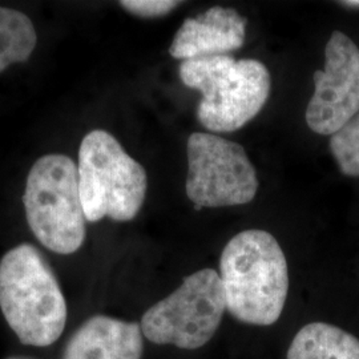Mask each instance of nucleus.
<instances>
[{
    "instance_id": "obj_5",
    "label": "nucleus",
    "mask_w": 359,
    "mask_h": 359,
    "mask_svg": "<svg viewBox=\"0 0 359 359\" xmlns=\"http://www.w3.org/2000/svg\"><path fill=\"white\" fill-rule=\"evenodd\" d=\"M28 226L39 243L57 255H72L86 240L79 170L65 154H46L32 165L23 194Z\"/></svg>"
},
{
    "instance_id": "obj_16",
    "label": "nucleus",
    "mask_w": 359,
    "mask_h": 359,
    "mask_svg": "<svg viewBox=\"0 0 359 359\" xmlns=\"http://www.w3.org/2000/svg\"><path fill=\"white\" fill-rule=\"evenodd\" d=\"M10 359H29V358H10Z\"/></svg>"
},
{
    "instance_id": "obj_8",
    "label": "nucleus",
    "mask_w": 359,
    "mask_h": 359,
    "mask_svg": "<svg viewBox=\"0 0 359 359\" xmlns=\"http://www.w3.org/2000/svg\"><path fill=\"white\" fill-rule=\"evenodd\" d=\"M314 93L306 109L313 132L333 136L359 112V48L341 31L325 47V68L313 75Z\"/></svg>"
},
{
    "instance_id": "obj_6",
    "label": "nucleus",
    "mask_w": 359,
    "mask_h": 359,
    "mask_svg": "<svg viewBox=\"0 0 359 359\" xmlns=\"http://www.w3.org/2000/svg\"><path fill=\"white\" fill-rule=\"evenodd\" d=\"M226 309L219 273L203 269L185 277L167 298L142 316V335L156 345L196 350L217 332Z\"/></svg>"
},
{
    "instance_id": "obj_1",
    "label": "nucleus",
    "mask_w": 359,
    "mask_h": 359,
    "mask_svg": "<svg viewBox=\"0 0 359 359\" xmlns=\"http://www.w3.org/2000/svg\"><path fill=\"white\" fill-rule=\"evenodd\" d=\"M219 278L226 310L237 321L269 326L280 320L289 270L281 246L270 233L249 229L234 236L222 250Z\"/></svg>"
},
{
    "instance_id": "obj_14",
    "label": "nucleus",
    "mask_w": 359,
    "mask_h": 359,
    "mask_svg": "<svg viewBox=\"0 0 359 359\" xmlns=\"http://www.w3.org/2000/svg\"><path fill=\"white\" fill-rule=\"evenodd\" d=\"M126 11L133 13L136 16L152 19V18H161L175 8H177L181 1H172V0H123L118 3Z\"/></svg>"
},
{
    "instance_id": "obj_10",
    "label": "nucleus",
    "mask_w": 359,
    "mask_h": 359,
    "mask_svg": "<svg viewBox=\"0 0 359 359\" xmlns=\"http://www.w3.org/2000/svg\"><path fill=\"white\" fill-rule=\"evenodd\" d=\"M140 323L95 316L69 338L63 359H142Z\"/></svg>"
},
{
    "instance_id": "obj_2",
    "label": "nucleus",
    "mask_w": 359,
    "mask_h": 359,
    "mask_svg": "<svg viewBox=\"0 0 359 359\" xmlns=\"http://www.w3.org/2000/svg\"><path fill=\"white\" fill-rule=\"evenodd\" d=\"M0 309L23 345L51 346L65 332V294L50 264L34 245H18L1 258Z\"/></svg>"
},
{
    "instance_id": "obj_15",
    "label": "nucleus",
    "mask_w": 359,
    "mask_h": 359,
    "mask_svg": "<svg viewBox=\"0 0 359 359\" xmlns=\"http://www.w3.org/2000/svg\"><path fill=\"white\" fill-rule=\"evenodd\" d=\"M341 6L351 8V10H359V0H350V1H339Z\"/></svg>"
},
{
    "instance_id": "obj_12",
    "label": "nucleus",
    "mask_w": 359,
    "mask_h": 359,
    "mask_svg": "<svg viewBox=\"0 0 359 359\" xmlns=\"http://www.w3.org/2000/svg\"><path fill=\"white\" fill-rule=\"evenodd\" d=\"M36 43V29L26 13L0 6V72L27 62Z\"/></svg>"
},
{
    "instance_id": "obj_7",
    "label": "nucleus",
    "mask_w": 359,
    "mask_h": 359,
    "mask_svg": "<svg viewBox=\"0 0 359 359\" xmlns=\"http://www.w3.org/2000/svg\"><path fill=\"white\" fill-rule=\"evenodd\" d=\"M185 191L201 208L249 204L258 191L256 169L240 144L217 135L193 133Z\"/></svg>"
},
{
    "instance_id": "obj_3",
    "label": "nucleus",
    "mask_w": 359,
    "mask_h": 359,
    "mask_svg": "<svg viewBox=\"0 0 359 359\" xmlns=\"http://www.w3.org/2000/svg\"><path fill=\"white\" fill-rule=\"evenodd\" d=\"M179 72L187 87L203 95L197 118L212 132L243 128L269 99V69L258 60L210 56L182 62Z\"/></svg>"
},
{
    "instance_id": "obj_11",
    "label": "nucleus",
    "mask_w": 359,
    "mask_h": 359,
    "mask_svg": "<svg viewBox=\"0 0 359 359\" xmlns=\"http://www.w3.org/2000/svg\"><path fill=\"white\" fill-rule=\"evenodd\" d=\"M286 359H359V339L335 325L313 322L297 333Z\"/></svg>"
},
{
    "instance_id": "obj_13",
    "label": "nucleus",
    "mask_w": 359,
    "mask_h": 359,
    "mask_svg": "<svg viewBox=\"0 0 359 359\" xmlns=\"http://www.w3.org/2000/svg\"><path fill=\"white\" fill-rule=\"evenodd\" d=\"M329 147L341 173L359 177V112L334 133Z\"/></svg>"
},
{
    "instance_id": "obj_9",
    "label": "nucleus",
    "mask_w": 359,
    "mask_h": 359,
    "mask_svg": "<svg viewBox=\"0 0 359 359\" xmlns=\"http://www.w3.org/2000/svg\"><path fill=\"white\" fill-rule=\"evenodd\" d=\"M248 20L233 8L212 7L188 18L176 32L169 53L177 60L222 56L243 47Z\"/></svg>"
},
{
    "instance_id": "obj_4",
    "label": "nucleus",
    "mask_w": 359,
    "mask_h": 359,
    "mask_svg": "<svg viewBox=\"0 0 359 359\" xmlns=\"http://www.w3.org/2000/svg\"><path fill=\"white\" fill-rule=\"evenodd\" d=\"M77 170L87 221L109 217L124 222L139 215L148 188L147 172L109 132L96 129L83 139Z\"/></svg>"
}]
</instances>
